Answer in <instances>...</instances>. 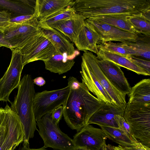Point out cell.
<instances>
[{"mask_svg":"<svg viewBox=\"0 0 150 150\" xmlns=\"http://www.w3.org/2000/svg\"><path fill=\"white\" fill-rule=\"evenodd\" d=\"M18 150H49L46 149L44 146L38 149H31L29 146H27L23 143L22 145L20 147Z\"/></svg>","mask_w":150,"mask_h":150,"instance_id":"obj_39","label":"cell"},{"mask_svg":"<svg viewBox=\"0 0 150 150\" xmlns=\"http://www.w3.org/2000/svg\"><path fill=\"white\" fill-rule=\"evenodd\" d=\"M129 15H105L89 18L108 24L123 30L133 33H136L133 26L127 20Z\"/></svg>","mask_w":150,"mask_h":150,"instance_id":"obj_26","label":"cell"},{"mask_svg":"<svg viewBox=\"0 0 150 150\" xmlns=\"http://www.w3.org/2000/svg\"><path fill=\"white\" fill-rule=\"evenodd\" d=\"M33 83L38 86H41L46 83V81L42 77H37L33 80Z\"/></svg>","mask_w":150,"mask_h":150,"instance_id":"obj_38","label":"cell"},{"mask_svg":"<svg viewBox=\"0 0 150 150\" xmlns=\"http://www.w3.org/2000/svg\"><path fill=\"white\" fill-rule=\"evenodd\" d=\"M40 31L36 16L24 23H9L3 32L4 39L11 49H20Z\"/></svg>","mask_w":150,"mask_h":150,"instance_id":"obj_7","label":"cell"},{"mask_svg":"<svg viewBox=\"0 0 150 150\" xmlns=\"http://www.w3.org/2000/svg\"><path fill=\"white\" fill-rule=\"evenodd\" d=\"M19 50L22 53L24 66L34 61L47 60L57 51L41 30Z\"/></svg>","mask_w":150,"mask_h":150,"instance_id":"obj_9","label":"cell"},{"mask_svg":"<svg viewBox=\"0 0 150 150\" xmlns=\"http://www.w3.org/2000/svg\"><path fill=\"white\" fill-rule=\"evenodd\" d=\"M127 57L132 62L143 68L148 73L150 74V61L132 55L127 56Z\"/></svg>","mask_w":150,"mask_h":150,"instance_id":"obj_31","label":"cell"},{"mask_svg":"<svg viewBox=\"0 0 150 150\" xmlns=\"http://www.w3.org/2000/svg\"><path fill=\"white\" fill-rule=\"evenodd\" d=\"M75 150H87L84 149H76Z\"/></svg>","mask_w":150,"mask_h":150,"instance_id":"obj_44","label":"cell"},{"mask_svg":"<svg viewBox=\"0 0 150 150\" xmlns=\"http://www.w3.org/2000/svg\"><path fill=\"white\" fill-rule=\"evenodd\" d=\"M118 127L134 141L138 142L132 134L129 125L125 120L123 116H120L118 120Z\"/></svg>","mask_w":150,"mask_h":150,"instance_id":"obj_32","label":"cell"},{"mask_svg":"<svg viewBox=\"0 0 150 150\" xmlns=\"http://www.w3.org/2000/svg\"><path fill=\"white\" fill-rule=\"evenodd\" d=\"M73 6L86 19L105 15L131 16L150 10V0H76Z\"/></svg>","mask_w":150,"mask_h":150,"instance_id":"obj_2","label":"cell"},{"mask_svg":"<svg viewBox=\"0 0 150 150\" xmlns=\"http://www.w3.org/2000/svg\"><path fill=\"white\" fill-rule=\"evenodd\" d=\"M125 150H150V148L139 143L132 146L123 147Z\"/></svg>","mask_w":150,"mask_h":150,"instance_id":"obj_36","label":"cell"},{"mask_svg":"<svg viewBox=\"0 0 150 150\" xmlns=\"http://www.w3.org/2000/svg\"><path fill=\"white\" fill-rule=\"evenodd\" d=\"M123 116L135 138L150 148V103H127Z\"/></svg>","mask_w":150,"mask_h":150,"instance_id":"obj_4","label":"cell"},{"mask_svg":"<svg viewBox=\"0 0 150 150\" xmlns=\"http://www.w3.org/2000/svg\"><path fill=\"white\" fill-rule=\"evenodd\" d=\"M127 103H150V79H143L131 88Z\"/></svg>","mask_w":150,"mask_h":150,"instance_id":"obj_24","label":"cell"},{"mask_svg":"<svg viewBox=\"0 0 150 150\" xmlns=\"http://www.w3.org/2000/svg\"><path fill=\"white\" fill-rule=\"evenodd\" d=\"M17 93L10 107L17 115L21 122L24 133L23 143L29 146V140L34 136L36 127L33 108V98L35 94L32 76L25 74L17 87Z\"/></svg>","mask_w":150,"mask_h":150,"instance_id":"obj_3","label":"cell"},{"mask_svg":"<svg viewBox=\"0 0 150 150\" xmlns=\"http://www.w3.org/2000/svg\"><path fill=\"white\" fill-rule=\"evenodd\" d=\"M86 21L92 25L99 34L101 43L112 41L126 43H134L137 41L139 38L138 35L137 33L123 30L91 18H86Z\"/></svg>","mask_w":150,"mask_h":150,"instance_id":"obj_13","label":"cell"},{"mask_svg":"<svg viewBox=\"0 0 150 150\" xmlns=\"http://www.w3.org/2000/svg\"><path fill=\"white\" fill-rule=\"evenodd\" d=\"M43 62L46 69L59 74L69 71L75 63L74 59L69 58L65 54L57 50L49 59Z\"/></svg>","mask_w":150,"mask_h":150,"instance_id":"obj_23","label":"cell"},{"mask_svg":"<svg viewBox=\"0 0 150 150\" xmlns=\"http://www.w3.org/2000/svg\"><path fill=\"white\" fill-rule=\"evenodd\" d=\"M81 59V70L80 73L82 82L85 84L89 91L95 95L99 100L107 104L114 105L111 98L97 80L85 60L82 57Z\"/></svg>","mask_w":150,"mask_h":150,"instance_id":"obj_18","label":"cell"},{"mask_svg":"<svg viewBox=\"0 0 150 150\" xmlns=\"http://www.w3.org/2000/svg\"><path fill=\"white\" fill-rule=\"evenodd\" d=\"M4 116L3 108H0V124H2Z\"/></svg>","mask_w":150,"mask_h":150,"instance_id":"obj_41","label":"cell"},{"mask_svg":"<svg viewBox=\"0 0 150 150\" xmlns=\"http://www.w3.org/2000/svg\"><path fill=\"white\" fill-rule=\"evenodd\" d=\"M107 138L101 128L87 125L73 136L72 139L76 149L101 150Z\"/></svg>","mask_w":150,"mask_h":150,"instance_id":"obj_12","label":"cell"},{"mask_svg":"<svg viewBox=\"0 0 150 150\" xmlns=\"http://www.w3.org/2000/svg\"><path fill=\"white\" fill-rule=\"evenodd\" d=\"M68 81L70 91L63 107V116L67 125L78 132L105 103L92 95L85 84L76 78L70 76Z\"/></svg>","mask_w":150,"mask_h":150,"instance_id":"obj_1","label":"cell"},{"mask_svg":"<svg viewBox=\"0 0 150 150\" xmlns=\"http://www.w3.org/2000/svg\"><path fill=\"white\" fill-rule=\"evenodd\" d=\"M73 42L79 50L89 51L96 54L98 52V45L101 43L100 36L86 20Z\"/></svg>","mask_w":150,"mask_h":150,"instance_id":"obj_17","label":"cell"},{"mask_svg":"<svg viewBox=\"0 0 150 150\" xmlns=\"http://www.w3.org/2000/svg\"><path fill=\"white\" fill-rule=\"evenodd\" d=\"M106 148L107 150H125L123 147L120 145L115 146L109 144L106 145Z\"/></svg>","mask_w":150,"mask_h":150,"instance_id":"obj_40","label":"cell"},{"mask_svg":"<svg viewBox=\"0 0 150 150\" xmlns=\"http://www.w3.org/2000/svg\"><path fill=\"white\" fill-rule=\"evenodd\" d=\"M4 128V127L3 123V121L1 124H0V137L2 134L3 132Z\"/></svg>","mask_w":150,"mask_h":150,"instance_id":"obj_42","label":"cell"},{"mask_svg":"<svg viewBox=\"0 0 150 150\" xmlns=\"http://www.w3.org/2000/svg\"><path fill=\"white\" fill-rule=\"evenodd\" d=\"M11 14L7 11H0V31H3L9 24Z\"/></svg>","mask_w":150,"mask_h":150,"instance_id":"obj_33","label":"cell"},{"mask_svg":"<svg viewBox=\"0 0 150 150\" xmlns=\"http://www.w3.org/2000/svg\"><path fill=\"white\" fill-rule=\"evenodd\" d=\"M36 4V0H0V11L10 13L11 18L21 15H33L35 13Z\"/></svg>","mask_w":150,"mask_h":150,"instance_id":"obj_22","label":"cell"},{"mask_svg":"<svg viewBox=\"0 0 150 150\" xmlns=\"http://www.w3.org/2000/svg\"><path fill=\"white\" fill-rule=\"evenodd\" d=\"M100 45L105 49L125 56H135V50L127 43L122 42L115 43L109 42L101 43Z\"/></svg>","mask_w":150,"mask_h":150,"instance_id":"obj_28","label":"cell"},{"mask_svg":"<svg viewBox=\"0 0 150 150\" xmlns=\"http://www.w3.org/2000/svg\"><path fill=\"white\" fill-rule=\"evenodd\" d=\"M41 31L45 36L53 44L57 50L66 54L71 59L79 53L75 50L73 44L63 34L55 29L40 24Z\"/></svg>","mask_w":150,"mask_h":150,"instance_id":"obj_16","label":"cell"},{"mask_svg":"<svg viewBox=\"0 0 150 150\" xmlns=\"http://www.w3.org/2000/svg\"><path fill=\"white\" fill-rule=\"evenodd\" d=\"M63 107L61 105L55 109L52 112V118L57 125H58L63 116Z\"/></svg>","mask_w":150,"mask_h":150,"instance_id":"obj_35","label":"cell"},{"mask_svg":"<svg viewBox=\"0 0 150 150\" xmlns=\"http://www.w3.org/2000/svg\"><path fill=\"white\" fill-rule=\"evenodd\" d=\"M5 47L11 49V47L6 41L4 38V34L3 31H0V47Z\"/></svg>","mask_w":150,"mask_h":150,"instance_id":"obj_37","label":"cell"},{"mask_svg":"<svg viewBox=\"0 0 150 150\" xmlns=\"http://www.w3.org/2000/svg\"><path fill=\"white\" fill-rule=\"evenodd\" d=\"M70 91L66 87L56 90H45L36 93L33 98V108L36 120L48 113H52L59 106L64 107Z\"/></svg>","mask_w":150,"mask_h":150,"instance_id":"obj_8","label":"cell"},{"mask_svg":"<svg viewBox=\"0 0 150 150\" xmlns=\"http://www.w3.org/2000/svg\"><path fill=\"white\" fill-rule=\"evenodd\" d=\"M12 52L10 64L3 76L0 79V101L8 102L12 91L17 87L20 81L24 66L22 62V54L17 48L10 49Z\"/></svg>","mask_w":150,"mask_h":150,"instance_id":"obj_10","label":"cell"},{"mask_svg":"<svg viewBox=\"0 0 150 150\" xmlns=\"http://www.w3.org/2000/svg\"><path fill=\"white\" fill-rule=\"evenodd\" d=\"M127 44L135 50L136 52L135 57L150 61V43L137 41Z\"/></svg>","mask_w":150,"mask_h":150,"instance_id":"obj_30","label":"cell"},{"mask_svg":"<svg viewBox=\"0 0 150 150\" xmlns=\"http://www.w3.org/2000/svg\"><path fill=\"white\" fill-rule=\"evenodd\" d=\"M86 19L82 15L77 13L72 17L48 26L58 30L73 42L85 22Z\"/></svg>","mask_w":150,"mask_h":150,"instance_id":"obj_19","label":"cell"},{"mask_svg":"<svg viewBox=\"0 0 150 150\" xmlns=\"http://www.w3.org/2000/svg\"><path fill=\"white\" fill-rule=\"evenodd\" d=\"M98 65L111 83L122 93L129 95L131 87L121 67L110 61L97 59Z\"/></svg>","mask_w":150,"mask_h":150,"instance_id":"obj_14","label":"cell"},{"mask_svg":"<svg viewBox=\"0 0 150 150\" xmlns=\"http://www.w3.org/2000/svg\"><path fill=\"white\" fill-rule=\"evenodd\" d=\"M76 13L73 7H68L51 15L40 22V23L49 25L57 22L72 17Z\"/></svg>","mask_w":150,"mask_h":150,"instance_id":"obj_29","label":"cell"},{"mask_svg":"<svg viewBox=\"0 0 150 150\" xmlns=\"http://www.w3.org/2000/svg\"><path fill=\"white\" fill-rule=\"evenodd\" d=\"M124 110L113 104L105 103L93 114L87 125L95 124L118 127L119 118L123 116Z\"/></svg>","mask_w":150,"mask_h":150,"instance_id":"obj_15","label":"cell"},{"mask_svg":"<svg viewBox=\"0 0 150 150\" xmlns=\"http://www.w3.org/2000/svg\"><path fill=\"white\" fill-rule=\"evenodd\" d=\"M98 125L106 135L107 138L123 147L132 146L139 143L133 140L118 127Z\"/></svg>","mask_w":150,"mask_h":150,"instance_id":"obj_25","label":"cell"},{"mask_svg":"<svg viewBox=\"0 0 150 150\" xmlns=\"http://www.w3.org/2000/svg\"><path fill=\"white\" fill-rule=\"evenodd\" d=\"M96 54V57L99 60L110 61L139 75L146 76L150 75L144 69L131 61L127 57L108 51L103 48L100 44L98 45V52Z\"/></svg>","mask_w":150,"mask_h":150,"instance_id":"obj_20","label":"cell"},{"mask_svg":"<svg viewBox=\"0 0 150 150\" xmlns=\"http://www.w3.org/2000/svg\"><path fill=\"white\" fill-rule=\"evenodd\" d=\"M127 20L134 27L136 33L150 37V21L144 17L143 13L129 16Z\"/></svg>","mask_w":150,"mask_h":150,"instance_id":"obj_27","label":"cell"},{"mask_svg":"<svg viewBox=\"0 0 150 150\" xmlns=\"http://www.w3.org/2000/svg\"><path fill=\"white\" fill-rule=\"evenodd\" d=\"M9 150H12V149L11 148Z\"/></svg>","mask_w":150,"mask_h":150,"instance_id":"obj_45","label":"cell"},{"mask_svg":"<svg viewBox=\"0 0 150 150\" xmlns=\"http://www.w3.org/2000/svg\"><path fill=\"white\" fill-rule=\"evenodd\" d=\"M106 143H105L103 145L101 149V150H107L106 148Z\"/></svg>","mask_w":150,"mask_h":150,"instance_id":"obj_43","label":"cell"},{"mask_svg":"<svg viewBox=\"0 0 150 150\" xmlns=\"http://www.w3.org/2000/svg\"><path fill=\"white\" fill-rule=\"evenodd\" d=\"M51 113H47L36 120L44 146L56 150H75L76 147L72 139L61 130L53 120Z\"/></svg>","mask_w":150,"mask_h":150,"instance_id":"obj_5","label":"cell"},{"mask_svg":"<svg viewBox=\"0 0 150 150\" xmlns=\"http://www.w3.org/2000/svg\"><path fill=\"white\" fill-rule=\"evenodd\" d=\"M3 110L4 128L0 137V150H14L23 141L22 125L17 115L7 104Z\"/></svg>","mask_w":150,"mask_h":150,"instance_id":"obj_6","label":"cell"},{"mask_svg":"<svg viewBox=\"0 0 150 150\" xmlns=\"http://www.w3.org/2000/svg\"><path fill=\"white\" fill-rule=\"evenodd\" d=\"M37 16L35 11L33 15H23L18 16L10 19L9 23H19L25 22L35 16Z\"/></svg>","mask_w":150,"mask_h":150,"instance_id":"obj_34","label":"cell"},{"mask_svg":"<svg viewBox=\"0 0 150 150\" xmlns=\"http://www.w3.org/2000/svg\"><path fill=\"white\" fill-rule=\"evenodd\" d=\"M73 0H36L35 11L39 22L49 16L68 7H73Z\"/></svg>","mask_w":150,"mask_h":150,"instance_id":"obj_21","label":"cell"},{"mask_svg":"<svg viewBox=\"0 0 150 150\" xmlns=\"http://www.w3.org/2000/svg\"><path fill=\"white\" fill-rule=\"evenodd\" d=\"M81 57L85 60L96 79L112 99L113 104L122 109H125L127 103L126 95L117 89L104 74L97 62L96 57L92 52L83 51Z\"/></svg>","mask_w":150,"mask_h":150,"instance_id":"obj_11","label":"cell"}]
</instances>
